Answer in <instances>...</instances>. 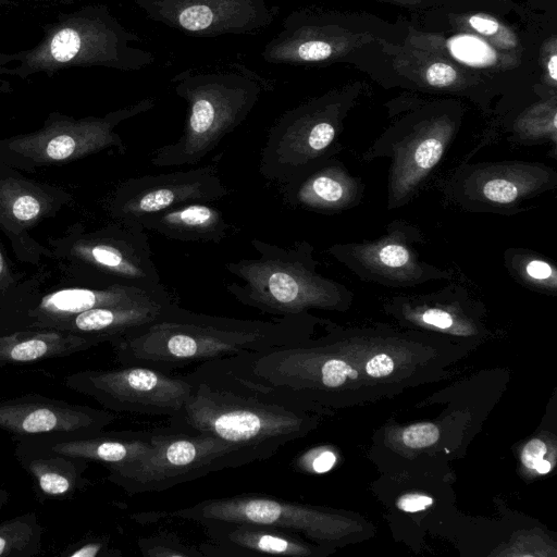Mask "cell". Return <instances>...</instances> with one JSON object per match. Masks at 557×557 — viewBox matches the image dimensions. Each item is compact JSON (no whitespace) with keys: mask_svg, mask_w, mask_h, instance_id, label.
<instances>
[{"mask_svg":"<svg viewBox=\"0 0 557 557\" xmlns=\"http://www.w3.org/2000/svg\"><path fill=\"white\" fill-rule=\"evenodd\" d=\"M185 376L190 392L168 418L171 429L206 433L269 459L312 424L308 403L249 380L226 358L199 363Z\"/></svg>","mask_w":557,"mask_h":557,"instance_id":"cell-1","label":"cell"},{"mask_svg":"<svg viewBox=\"0 0 557 557\" xmlns=\"http://www.w3.org/2000/svg\"><path fill=\"white\" fill-rule=\"evenodd\" d=\"M311 324L312 317L306 312L271 321L245 320L193 312L172 301L153 320L110 344L122 366L172 373L307 339Z\"/></svg>","mask_w":557,"mask_h":557,"instance_id":"cell-2","label":"cell"},{"mask_svg":"<svg viewBox=\"0 0 557 557\" xmlns=\"http://www.w3.org/2000/svg\"><path fill=\"white\" fill-rule=\"evenodd\" d=\"M41 28L42 37L33 48L0 52V75L52 77L61 70L94 66L134 72L156 61L151 51L132 46L141 38L121 24L106 4L60 13Z\"/></svg>","mask_w":557,"mask_h":557,"instance_id":"cell-3","label":"cell"},{"mask_svg":"<svg viewBox=\"0 0 557 557\" xmlns=\"http://www.w3.org/2000/svg\"><path fill=\"white\" fill-rule=\"evenodd\" d=\"M250 244L259 257L224 264L240 281L225 288L242 305L286 317L310 308H341L350 301L347 286L318 272L314 247L308 240L282 247L252 238Z\"/></svg>","mask_w":557,"mask_h":557,"instance_id":"cell-4","label":"cell"},{"mask_svg":"<svg viewBox=\"0 0 557 557\" xmlns=\"http://www.w3.org/2000/svg\"><path fill=\"white\" fill-rule=\"evenodd\" d=\"M171 83L188 110L178 140L154 151L151 163L157 168L198 163L248 117L263 89L260 78L242 66L222 72L188 69Z\"/></svg>","mask_w":557,"mask_h":557,"instance_id":"cell-5","label":"cell"},{"mask_svg":"<svg viewBox=\"0 0 557 557\" xmlns=\"http://www.w3.org/2000/svg\"><path fill=\"white\" fill-rule=\"evenodd\" d=\"M55 270L71 282L87 287L126 286L148 293H168L152 260L145 230L114 221L86 231L81 223L48 240Z\"/></svg>","mask_w":557,"mask_h":557,"instance_id":"cell-6","label":"cell"},{"mask_svg":"<svg viewBox=\"0 0 557 557\" xmlns=\"http://www.w3.org/2000/svg\"><path fill=\"white\" fill-rule=\"evenodd\" d=\"M261 460L267 459L258 450L168 426L153 431L152 447L139 459L109 470L108 480L131 495L161 492Z\"/></svg>","mask_w":557,"mask_h":557,"instance_id":"cell-7","label":"cell"},{"mask_svg":"<svg viewBox=\"0 0 557 557\" xmlns=\"http://www.w3.org/2000/svg\"><path fill=\"white\" fill-rule=\"evenodd\" d=\"M156 106L152 97L108 112L102 116L74 119L51 112L44 125L34 132L0 140V163L18 171L76 161L86 156L125 146L115 127Z\"/></svg>","mask_w":557,"mask_h":557,"instance_id":"cell-8","label":"cell"},{"mask_svg":"<svg viewBox=\"0 0 557 557\" xmlns=\"http://www.w3.org/2000/svg\"><path fill=\"white\" fill-rule=\"evenodd\" d=\"M342 112L324 98L285 111L270 127L259 172L284 185L300 178L343 149Z\"/></svg>","mask_w":557,"mask_h":557,"instance_id":"cell-9","label":"cell"},{"mask_svg":"<svg viewBox=\"0 0 557 557\" xmlns=\"http://www.w3.org/2000/svg\"><path fill=\"white\" fill-rule=\"evenodd\" d=\"M557 186V171L542 162L465 161L444 178L441 190L471 213L517 214L524 205Z\"/></svg>","mask_w":557,"mask_h":557,"instance_id":"cell-10","label":"cell"},{"mask_svg":"<svg viewBox=\"0 0 557 557\" xmlns=\"http://www.w3.org/2000/svg\"><path fill=\"white\" fill-rule=\"evenodd\" d=\"M458 126L441 115L393 126L362 153L363 161L391 160L387 176V209L404 207L425 185L455 140Z\"/></svg>","mask_w":557,"mask_h":557,"instance_id":"cell-11","label":"cell"},{"mask_svg":"<svg viewBox=\"0 0 557 557\" xmlns=\"http://www.w3.org/2000/svg\"><path fill=\"white\" fill-rule=\"evenodd\" d=\"M424 242L417 225L396 219L375 239L333 244L326 252L360 281L385 287H414L432 281L454 280V270L421 259L417 246Z\"/></svg>","mask_w":557,"mask_h":557,"instance_id":"cell-12","label":"cell"},{"mask_svg":"<svg viewBox=\"0 0 557 557\" xmlns=\"http://www.w3.org/2000/svg\"><path fill=\"white\" fill-rule=\"evenodd\" d=\"M71 389L95 399L112 412L176 416L190 392L185 375L176 376L141 366L84 370L64 380Z\"/></svg>","mask_w":557,"mask_h":557,"instance_id":"cell-13","label":"cell"},{"mask_svg":"<svg viewBox=\"0 0 557 557\" xmlns=\"http://www.w3.org/2000/svg\"><path fill=\"white\" fill-rule=\"evenodd\" d=\"M231 190L214 165L131 177L120 183L106 201L111 219L134 223L139 218L187 202H213Z\"/></svg>","mask_w":557,"mask_h":557,"instance_id":"cell-14","label":"cell"},{"mask_svg":"<svg viewBox=\"0 0 557 557\" xmlns=\"http://www.w3.org/2000/svg\"><path fill=\"white\" fill-rule=\"evenodd\" d=\"M147 18L187 35L213 38L268 28L280 8L268 0H133Z\"/></svg>","mask_w":557,"mask_h":557,"instance_id":"cell-15","label":"cell"},{"mask_svg":"<svg viewBox=\"0 0 557 557\" xmlns=\"http://www.w3.org/2000/svg\"><path fill=\"white\" fill-rule=\"evenodd\" d=\"M72 200L64 189L24 176L0 163V231L16 257L33 265H45L51 252L29 235L39 222L54 216Z\"/></svg>","mask_w":557,"mask_h":557,"instance_id":"cell-16","label":"cell"},{"mask_svg":"<svg viewBox=\"0 0 557 557\" xmlns=\"http://www.w3.org/2000/svg\"><path fill=\"white\" fill-rule=\"evenodd\" d=\"M107 409L75 405L38 394L0 401V429L16 440L79 438L97 435L116 420Z\"/></svg>","mask_w":557,"mask_h":557,"instance_id":"cell-17","label":"cell"},{"mask_svg":"<svg viewBox=\"0 0 557 557\" xmlns=\"http://www.w3.org/2000/svg\"><path fill=\"white\" fill-rule=\"evenodd\" d=\"M200 525L208 536L198 545L205 557H292L314 552L296 532L273 525L237 521H207Z\"/></svg>","mask_w":557,"mask_h":557,"instance_id":"cell-18","label":"cell"},{"mask_svg":"<svg viewBox=\"0 0 557 557\" xmlns=\"http://www.w3.org/2000/svg\"><path fill=\"white\" fill-rule=\"evenodd\" d=\"M366 185L343 162L332 158L300 178L282 185V198L290 207L320 213H337L358 206Z\"/></svg>","mask_w":557,"mask_h":557,"instance_id":"cell-19","label":"cell"},{"mask_svg":"<svg viewBox=\"0 0 557 557\" xmlns=\"http://www.w3.org/2000/svg\"><path fill=\"white\" fill-rule=\"evenodd\" d=\"M16 456L41 502L71 498L89 483L84 475L86 459L47 450L26 440H18Z\"/></svg>","mask_w":557,"mask_h":557,"instance_id":"cell-20","label":"cell"},{"mask_svg":"<svg viewBox=\"0 0 557 557\" xmlns=\"http://www.w3.org/2000/svg\"><path fill=\"white\" fill-rule=\"evenodd\" d=\"M153 431L101 432L79 438L34 437L21 438L58 454L99 462L108 470L131 463L152 447Z\"/></svg>","mask_w":557,"mask_h":557,"instance_id":"cell-21","label":"cell"},{"mask_svg":"<svg viewBox=\"0 0 557 557\" xmlns=\"http://www.w3.org/2000/svg\"><path fill=\"white\" fill-rule=\"evenodd\" d=\"M132 224H138L145 231H153L172 240L215 244L221 243L230 230L219 209L210 202L198 201L144 215Z\"/></svg>","mask_w":557,"mask_h":557,"instance_id":"cell-22","label":"cell"},{"mask_svg":"<svg viewBox=\"0 0 557 557\" xmlns=\"http://www.w3.org/2000/svg\"><path fill=\"white\" fill-rule=\"evenodd\" d=\"M99 344L89 335L48 329L0 333V367L66 357Z\"/></svg>","mask_w":557,"mask_h":557,"instance_id":"cell-23","label":"cell"},{"mask_svg":"<svg viewBox=\"0 0 557 557\" xmlns=\"http://www.w3.org/2000/svg\"><path fill=\"white\" fill-rule=\"evenodd\" d=\"M172 301L96 308L53 322L45 329L89 335L101 343H110L153 320Z\"/></svg>","mask_w":557,"mask_h":557,"instance_id":"cell-24","label":"cell"},{"mask_svg":"<svg viewBox=\"0 0 557 557\" xmlns=\"http://www.w3.org/2000/svg\"><path fill=\"white\" fill-rule=\"evenodd\" d=\"M504 264L521 285L540 292L557 290V270L547 259L525 248H509L504 252Z\"/></svg>","mask_w":557,"mask_h":557,"instance_id":"cell-25","label":"cell"},{"mask_svg":"<svg viewBox=\"0 0 557 557\" xmlns=\"http://www.w3.org/2000/svg\"><path fill=\"white\" fill-rule=\"evenodd\" d=\"M44 528L35 512L0 523V557H33L42 545Z\"/></svg>","mask_w":557,"mask_h":557,"instance_id":"cell-26","label":"cell"},{"mask_svg":"<svg viewBox=\"0 0 557 557\" xmlns=\"http://www.w3.org/2000/svg\"><path fill=\"white\" fill-rule=\"evenodd\" d=\"M557 114L556 110L546 109L528 112L519 117L508 129L510 143L518 145H546L557 149Z\"/></svg>","mask_w":557,"mask_h":557,"instance_id":"cell-27","label":"cell"},{"mask_svg":"<svg viewBox=\"0 0 557 557\" xmlns=\"http://www.w3.org/2000/svg\"><path fill=\"white\" fill-rule=\"evenodd\" d=\"M146 557H205L198 546L186 544L174 532L161 531L137 541Z\"/></svg>","mask_w":557,"mask_h":557,"instance_id":"cell-28","label":"cell"},{"mask_svg":"<svg viewBox=\"0 0 557 557\" xmlns=\"http://www.w3.org/2000/svg\"><path fill=\"white\" fill-rule=\"evenodd\" d=\"M66 557H120L122 553L110 546L107 539H91L82 541L74 547L67 548L64 553Z\"/></svg>","mask_w":557,"mask_h":557,"instance_id":"cell-29","label":"cell"},{"mask_svg":"<svg viewBox=\"0 0 557 557\" xmlns=\"http://www.w3.org/2000/svg\"><path fill=\"white\" fill-rule=\"evenodd\" d=\"M23 278L22 274L14 271L0 244V308L11 299Z\"/></svg>","mask_w":557,"mask_h":557,"instance_id":"cell-30","label":"cell"},{"mask_svg":"<svg viewBox=\"0 0 557 557\" xmlns=\"http://www.w3.org/2000/svg\"><path fill=\"white\" fill-rule=\"evenodd\" d=\"M438 430L434 424L420 423L407 428L403 432L404 443L412 448L426 447L438 440Z\"/></svg>","mask_w":557,"mask_h":557,"instance_id":"cell-31","label":"cell"},{"mask_svg":"<svg viewBox=\"0 0 557 557\" xmlns=\"http://www.w3.org/2000/svg\"><path fill=\"white\" fill-rule=\"evenodd\" d=\"M455 53L469 62L476 64L486 60L490 49L485 47L480 40L473 38H460L455 42Z\"/></svg>","mask_w":557,"mask_h":557,"instance_id":"cell-32","label":"cell"},{"mask_svg":"<svg viewBox=\"0 0 557 557\" xmlns=\"http://www.w3.org/2000/svg\"><path fill=\"white\" fill-rule=\"evenodd\" d=\"M456 77L455 69L444 62L431 64L425 72V79L433 87H447L456 81Z\"/></svg>","mask_w":557,"mask_h":557,"instance_id":"cell-33","label":"cell"},{"mask_svg":"<svg viewBox=\"0 0 557 557\" xmlns=\"http://www.w3.org/2000/svg\"><path fill=\"white\" fill-rule=\"evenodd\" d=\"M547 448L543 441L539 438L531 440L523 448L521 459L529 469H534L546 454Z\"/></svg>","mask_w":557,"mask_h":557,"instance_id":"cell-34","label":"cell"},{"mask_svg":"<svg viewBox=\"0 0 557 557\" xmlns=\"http://www.w3.org/2000/svg\"><path fill=\"white\" fill-rule=\"evenodd\" d=\"M394 370V362L391 357L380 354L371 358L366 364V371L374 377L386 376Z\"/></svg>","mask_w":557,"mask_h":557,"instance_id":"cell-35","label":"cell"},{"mask_svg":"<svg viewBox=\"0 0 557 557\" xmlns=\"http://www.w3.org/2000/svg\"><path fill=\"white\" fill-rule=\"evenodd\" d=\"M433 499L426 495L409 494L398 500V508L407 512H416L430 507Z\"/></svg>","mask_w":557,"mask_h":557,"instance_id":"cell-36","label":"cell"},{"mask_svg":"<svg viewBox=\"0 0 557 557\" xmlns=\"http://www.w3.org/2000/svg\"><path fill=\"white\" fill-rule=\"evenodd\" d=\"M469 24L473 29L483 35H492L498 28V23L494 18L484 15L471 16Z\"/></svg>","mask_w":557,"mask_h":557,"instance_id":"cell-37","label":"cell"},{"mask_svg":"<svg viewBox=\"0 0 557 557\" xmlns=\"http://www.w3.org/2000/svg\"><path fill=\"white\" fill-rule=\"evenodd\" d=\"M336 457L332 451L325 450L313 458L311 468L314 472L323 473L329 471L335 463Z\"/></svg>","mask_w":557,"mask_h":557,"instance_id":"cell-38","label":"cell"},{"mask_svg":"<svg viewBox=\"0 0 557 557\" xmlns=\"http://www.w3.org/2000/svg\"><path fill=\"white\" fill-rule=\"evenodd\" d=\"M548 75L553 81H557V55L552 54L547 62Z\"/></svg>","mask_w":557,"mask_h":557,"instance_id":"cell-39","label":"cell"},{"mask_svg":"<svg viewBox=\"0 0 557 557\" xmlns=\"http://www.w3.org/2000/svg\"><path fill=\"white\" fill-rule=\"evenodd\" d=\"M539 473H547L550 470V463L547 460L542 459L537 462L534 468Z\"/></svg>","mask_w":557,"mask_h":557,"instance_id":"cell-40","label":"cell"},{"mask_svg":"<svg viewBox=\"0 0 557 557\" xmlns=\"http://www.w3.org/2000/svg\"><path fill=\"white\" fill-rule=\"evenodd\" d=\"M10 499V494L7 490L0 486V510L7 505Z\"/></svg>","mask_w":557,"mask_h":557,"instance_id":"cell-41","label":"cell"},{"mask_svg":"<svg viewBox=\"0 0 557 557\" xmlns=\"http://www.w3.org/2000/svg\"><path fill=\"white\" fill-rule=\"evenodd\" d=\"M23 0H0V5H10Z\"/></svg>","mask_w":557,"mask_h":557,"instance_id":"cell-42","label":"cell"}]
</instances>
